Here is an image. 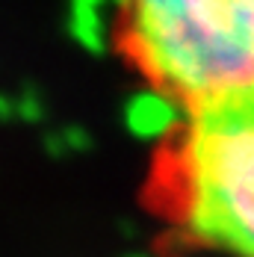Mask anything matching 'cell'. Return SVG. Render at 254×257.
Instances as JSON below:
<instances>
[{"mask_svg": "<svg viewBox=\"0 0 254 257\" xmlns=\"http://www.w3.org/2000/svg\"><path fill=\"white\" fill-rule=\"evenodd\" d=\"M124 45L189 112L254 89V0H121Z\"/></svg>", "mask_w": 254, "mask_h": 257, "instance_id": "1", "label": "cell"}, {"mask_svg": "<svg viewBox=\"0 0 254 257\" xmlns=\"http://www.w3.org/2000/svg\"><path fill=\"white\" fill-rule=\"evenodd\" d=\"M163 178L189 231L254 257V89L189 112Z\"/></svg>", "mask_w": 254, "mask_h": 257, "instance_id": "2", "label": "cell"}]
</instances>
